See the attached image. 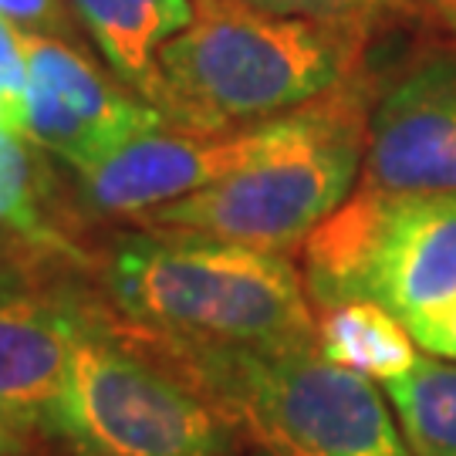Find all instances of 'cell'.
Masks as SVG:
<instances>
[{"label": "cell", "mask_w": 456, "mask_h": 456, "mask_svg": "<svg viewBox=\"0 0 456 456\" xmlns=\"http://www.w3.org/2000/svg\"><path fill=\"white\" fill-rule=\"evenodd\" d=\"M190 28L156 58V105L173 129L230 132L308 105L352 78L365 31L271 14L250 0H193Z\"/></svg>", "instance_id": "obj_1"}, {"label": "cell", "mask_w": 456, "mask_h": 456, "mask_svg": "<svg viewBox=\"0 0 456 456\" xmlns=\"http://www.w3.org/2000/svg\"><path fill=\"white\" fill-rule=\"evenodd\" d=\"M109 291L149 338L196 345H318V314L284 254L203 233H132Z\"/></svg>", "instance_id": "obj_2"}, {"label": "cell", "mask_w": 456, "mask_h": 456, "mask_svg": "<svg viewBox=\"0 0 456 456\" xmlns=\"http://www.w3.org/2000/svg\"><path fill=\"white\" fill-rule=\"evenodd\" d=\"M159 345L261 456H412L382 386L318 345Z\"/></svg>", "instance_id": "obj_3"}, {"label": "cell", "mask_w": 456, "mask_h": 456, "mask_svg": "<svg viewBox=\"0 0 456 456\" xmlns=\"http://www.w3.org/2000/svg\"><path fill=\"white\" fill-rule=\"evenodd\" d=\"M365 132L362 88L348 78L322 95V112L305 135L196 193L132 216V224L284 254L305 244L359 186Z\"/></svg>", "instance_id": "obj_4"}, {"label": "cell", "mask_w": 456, "mask_h": 456, "mask_svg": "<svg viewBox=\"0 0 456 456\" xmlns=\"http://www.w3.org/2000/svg\"><path fill=\"white\" fill-rule=\"evenodd\" d=\"M41 423L75 456H233L240 436L176 369L132 352L102 318L78 338Z\"/></svg>", "instance_id": "obj_5"}, {"label": "cell", "mask_w": 456, "mask_h": 456, "mask_svg": "<svg viewBox=\"0 0 456 456\" xmlns=\"http://www.w3.org/2000/svg\"><path fill=\"white\" fill-rule=\"evenodd\" d=\"M305 288L318 311L375 301L403 322L456 301V196H399L355 186L305 240Z\"/></svg>", "instance_id": "obj_6"}, {"label": "cell", "mask_w": 456, "mask_h": 456, "mask_svg": "<svg viewBox=\"0 0 456 456\" xmlns=\"http://www.w3.org/2000/svg\"><path fill=\"white\" fill-rule=\"evenodd\" d=\"M322 98L230 132H183L173 126L152 129L78 173L82 196L95 213L132 220L284 149L314 126Z\"/></svg>", "instance_id": "obj_7"}, {"label": "cell", "mask_w": 456, "mask_h": 456, "mask_svg": "<svg viewBox=\"0 0 456 456\" xmlns=\"http://www.w3.org/2000/svg\"><path fill=\"white\" fill-rule=\"evenodd\" d=\"M28 58V139L75 173L152 129L169 126L146 98L129 95L75 41L20 31Z\"/></svg>", "instance_id": "obj_8"}, {"label": "cell", "mask_w": 456, "mask_h": 456, "mask_svg": "<svg viewBox=\"0 0 456 456\" xmlns=\"http://www.w3.org/2000/svg\"><path fill=\"white\" fill-rule=\"evenodd\" d=\"M359 186L382 196H456V58L406 71L369 115Z\"/></svg>", "instance_id": "obj_9"}, {"label": "cell", "mask_w": 456, "mask_h": 456, "mask_svg": "<svg viewBox=\"0 0 456 456\" xmlns=\"http://www.w3.org/2000/svg\"><path fill=\"white\" fill-rule=\"evenodd\" d=\"M92 311L51 294L0 297V406L45 409L61 395L75 345L92 325Z\"/></svg>", "instance_id": "obj_10"}, {"label": "cell", "mask_w": 456, "mask_h": 456, "mask_svg": "<svg viewBox=\"0 0 456 456\" xmlns=\"http://www.w3.org/2000/svg\"><path fill=\"white\" fill-rule=\"evenodd\" d=\"M109 68L139 98L156 92V58L169 37L190 28L193 0H71ZM156 109V105H152Z\"/></svg>", "instance_id": "obj_11"}, {"label": "cell", "mask_w": 456, "mask_h": 456, "mask_svg": "<svg viewBox=\"0 0 456 456\" xmlns=\"http://www.w3.org/2000/svg\"><path fill=\"white\" fill-rule=\"evenodd\" d=\"M322 355L386 386L419 362V345L399 314L375 301H345L318 311Z\"/></svg>", "instance_id": "obj_12"}, {"label": "cell", "mask_w": 456, "mask_h": 456, "mask_svg": "<svg viewBox=\"0 0 456 456\" xmlns=\"http://www.w3.org/2000/svg\"><path fill=\"white\" fill-rule=\"evenodd\" d=\"M382 392L399 416L412 456H456V362L423 352Z\"/></svg>", "instance_id": "obj_13"}, {"label": "cell", "mask_w": 456, "mask_h": 456, "mask_svg": "<svg viewBox=\"0 0 456 456\" xmlns=\"http://www.w3.org/2000/svg\"><path fill=\"white\" fill-rule=\"evenodd\" d=\"M41 180L34 166L31 149L14 132L0 129V203L7 207L17 233L37 247L58 244V233L51 230L41 203Z\"/></svg>", "instance_id": "obj_14"}, {"label": "cell", "mask_w": 456, "mask_h": 456, "mask_svg": "<svg viewBox=\"0 0 456 456\" xmlns=\"http://www.w3.org/2000/svg\"><path fill=\"white\" fill-rule=\"evenodd\" d=\"M28 58L11 20L0 17V129L28 139Z\"/></svg>", "instance_id": "obj_15"}, {"label": "cell", "mask_w": 456, "mask_h": 456, "mask_svg": "<svg viewBox=\"0 0 456 456\" xmlns=\"http://www.w3.org/2000/svg\"><path fill=\"white\" fill-rule=\"evenodd\" d=\"M250 4L271 14L311 17V20H328V24H342L365 34L375 17L389 7V0H250Z\"/></svg>", "instance_id": "obj_16"}, {"label": "cell", "mask_w": 456, "mask_h": 456, "mask_svg": "<svg viewBox=\"0 0 456 456\" xmlns=\"http://www.w3.org/2000/svg\"><path fill=\"white\" fill-rule=\"evenodd\" d=\"M0 17L28 34H51L71 41L78 34L68 0H0Z\"/></svg>", "instance_id": "obj_17"}, {"label": "cell", "mask_w": 456, "mask_h": 456, "mask_svg": "<svg viewBox=\"0 0 456 456\" xmlns=\"http://www.w3.org/2000/svg\"><path fill=\"white\" fill-rule=\"evenodd\" d=\"M406 328L412 331V338H416V345L423 348L426 355L456 362V301H450L436 314H426V318L409 322Z\"/></svg>", "instance_id": "obj_18"}, {"label": "cell", "mask_w": 456, "mask_h": 456, "mask_svg": "<svg viewBox=\"0 0 456 456\" xmlns=\"http://www.w3.org/2000/svg\"><path fill=\"white\" fill-rule=\"evenodd\" d=\"M41 423L37 412L0 406V456H24L31 450L34 429Z\"/></svg>", "instance_id": "obj_19"}, {"label": "cell", "mask_w": 456, "mask_h": 456, "mask_svg": "<svg viewBox=\"0 0 456 456\" xmlns=\"http://www.w3.org/2000/svg\"><path fill=\"white\" fill-rule=\"evenodd\" d=\"M403 4L416 7V11H423L426 17L440 20L446 31L456 34V0H403Z\"/></svg>", "instance_id": "obj_20"}, {"label": "cell", "mask_w": 456, "mask_h": 456, "mask_svg": "<svg viewBox=\"0 0 456 456\" xmlns=\"http://www.w3.org/2000/svg\"><path fill=\"white\" fill-rule=\"evenodd\" d=\"M7 237H20V233H17V227H14V220H11V213H7V207L0 203V244H4Z\"/></svg>", "instance_id": "obj_21"}]
</instances>
